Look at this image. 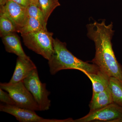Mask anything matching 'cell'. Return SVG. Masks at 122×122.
Segmentation results:
<instances>
[{"mask_svg": "<svg viewBox=\"0 0 122 122\" xmlns=\"http://www.w3.org/2000/svg\"><path fill=\"white\" fill-rule=\"evenodd\" d=\"M53 33L43 29L37 32L21 34L25 46L49 60L54 52Z\"/></svg>", "mask_w": 122, "mask_h": 122, "instance_id": "cell-3", "label": "cell"}, {"mask_svg": "<svg viewBox=\"0 0 122 122\" xmlns=\"http://www.w3.org/2000/svg\"><path fill=\"white\" fill-rule=\"evenodd\" d=\"M2 38L5 50L8 52L14 54L20 57L30 58L24 52L20 38L15 33L5 35Z\"/></svg>", "mask_w": 122, "mask_h": 122, "instance_id": "cell-10", "label": "cell"}, {"mask_svg": "<svg viewBox=\"0 0 122 122\" xmlns=\"http://www.w3.org/2000/svg\"><path fill=\"white\" fill-rule=\"evenodd\" d=\"M28 15L38 20L45 28H46L47 24L45 20L44 14L40 7L36 5L30 4L26 8Z\"/></svg>", "mask_w": 122, "mask_h": 122, "instance_id": "cell-17", "label": "cell"}, {"mask_svg": "<svg viewBox=\"0 0 122 122\" xmlns=\"http://www.w3.org/2000/svg\"><path fill=\"white\" fill-rule=\"evenodd\" d=\"M113 103L110 89L108 86L103 91L93 94L89 104L90 111H93Z\"/></svg>", "mask_w": 122, "mask_h": 122, "instance_id": "cell-11", "label": "cell"}, {"mask_svg": "<svg viewBox=\"0 0 122 122\" xmlns=\"http://www.w3.org/2000/svg\"><path fill=\"white\" fill-rule=\"evenodd\" d=\"M45 28L38 20L28 15V18L24 26L18 30L21 34L34 32Z\"/></svg>", "mask_w": 122, "mask_h": 122, "instance_id": "cell-14", "label": "cell"}, {"mask_svg": "<svg viewBox=\"0 0 122 122\" xmlns=\"http://www.w3.org/2000/svg\"><path fill=\"white\" fill-rule=\"evenodd\" d=\"M0 14L11 20L16 27L17 31L24 26L28 17L26 8L11 0H9L6 5L0 7Z\"/></svg>", "mask_w": 122, "mask_h": 122, "instance_id": "cell-8", "label": "cell"}, {"mask_svg": "<svg viewBox=\"0 0 122 122\" xmlns=\"http://www.w3.org/2000/svg\"><path fill=\"white\" fill-rule=\"evenodd\" d=\"M36 68L35 64L30 58L18 57L13 75L9 83H15L23 81Z\"/></svg>", "mask_w": 122, "mask_h": 122, "instance_id": "cell-9", "label": "cell"}, {"mask_svg": "<svg viewBox=\"0 0 122 122\" xmlns=\"http://www.w3.org/2000/svg\"><path fill=\"white\" fill-rule=\"evenodd\" d=\"M23 82L38 104L40 111L49 110L51 102L48 97L51 93L46 89V83L40 81L37 69L33 70Z\"/></svg>", "mask_w": 122, "mask_h": 122, "instance_id": "cell-5", "label": "cell"}, {"mask_svg": "<svg viewBox=\"0 0 122 122\" xmlns=\"http://www.w3.org/2000/svg\"><path fill=\"white\" fill-rule=\"evenodd\" d=\"M30 4L36 5L37 6L39 7V4H38V0H30Z\"/></svg>", "mask_w": 122, "mask_h": 122, "instance_id": "cell-21", "label": "cell"}, {"mask_svg": "<svg viewBox=\"0 0 122 122\" xmlns=\"http://www.w3.org/2000/svg\"><path fill=\"white\" fill-rule=\"evenodd\" d=\"M14 2L21 5L22 7L27 8L30 4V0H11Z\"/></svg>", "mask_w": 122, "mask_h": 122, "instance_id": "cell-19", "label": "cell"}, {"mask_svg": "<svg viewBox=\"0 0 122 122\" xmlns=\"http://www.w3.org/2000/svg\"><path fill=\"white\" fill-rule=\"evenodd\" d=\"M0 87L9 94L17 106L35 111H40L38 104L23 81L15 83H1Z\"/></svg>", "mask_w": 122, "mask_h": 122, "instance_id": "cell-4", "label": "cell"}, {"mask_svg": "<svg viewBox=\"0 0 122 122\" xmlns=\"http://www.w3.org/2000/svg\"><path fill=\"white\" fill-rule=\"evenodd\" d=\"M0 111L13 116L17 120L21 122H56L59 121L56 119H44L37 114L35 111L4 103L0 105Z\"/></svg>", "mask_w": 122, "mask_h": 122, "instance_id": "cell-7", "label": "cell"}, {"mask_svg": "<svg viewBox=\"0 0 122 122\" xmlns=\"http://www.w3.org/2000/svg\"><path fill=\"white\" fill-rule=\"evenodd\" d=\"M87 35L95 45V56L91 61L99 70L110 77L122 83V66L118 62L112 48L111 40L114 35L113 23L107 25L106 20L87 24Z\"/></svg>", "mask_w": 122, "mask_h": 122, "instance_id": "cell-1", "label": "cell"}, {"mask_svg": "<svg viewBox=\"0 0 122 122\" xmlns=\"http://www.w3.org/2000/svg\"><path fill=\"white\" fill-rule=\"evenodd\" d=\"M54 52L48 60L50 72L52 75L63 70H79L85 73H93L99 70L95 64L81 61L69 51L65 42L54 39Z\"/></svg>", "mask_w": 122, "mask_h": 122, "instance_id": "cell-2", "label": "cell"}, {"mask_svg": "<svg viewBox=\"0 0 122 122\" xmlns=\"http://www.w3.org/2000/svg\"><path fill=\"white\" fill-rule=\"evenodd\" d=\"M93 84V94L103 91L109 86L110 77L100 70L93 73H85Z\"/></svg>", "mask_w": 122, "mask_h": 122, "instance_id": "cell-12", "label": "cell"}, {"mask_svg": "<svg viewBox=\"0 0 122 122\" xmlns=\"http://www.w3.org/2000/svg\"><path fill=\"white\" fill-rule=\"evenodd\" d=\"M111 91L113 102L122 107V83L114 77H110L109 86Z\"/></svg>", "mask_w": 122, "mask_h": 122, "instance_id": "cell-13", "label": "cell"}, {"mask_svg": "<svg viewBox=\"0 0 122 122\" xmlns=\"http://www.w3.org/2000/svg\"><path fill=\"white\" fill-rule=\"evenodd\" d=\"M122 122V107L112 103L106 106L93 111H90L87 115L74 122Z\"/></svg>", "mask_w": 122, "mask_h": 122, "instance_id": "cell-6", "label": "cell"}, {"mask_svg": "<svg viewBox=\"0 0 122 122\" xmlns=\"http://www.w3.org/2000/svg\"><path fill=\"white\" fill-rule=\"evenodd\" d=\"M39 7L44 14L45 20L47 24L48 18L57 7L60 6L58 0H38Z\"/></svg>", "mask_w": 122, "mask_h": 122, "instance_id": "cell-15", "label": "cell"}, {"mask_svg": "<svg viewBox=\"0 0 122 122\" xmlns=\"http://www.w3.org/2000/svg\"><path fill=\"white\" fill-rule=\"evenodd\" d=\"M0 88V100L7 105L16 106V103L8 92Z\"/></svg>", "mask_w": 122, "mask_h": 122, "instance_id": "cell-18", "label": "cell"}, {"mask_svg": "<svg viewBox=\"0 0 122 122\" xmlns=\"http://www.w3.org/2000/svg\"><path fill=\"white\" fill-rule=\"evenodd\" d=\"M17 32L16 27L13 22L4 15L0 14V35L1 37Z\"/></svg>", "mask_w": 122, "mask_h": 122, "instance_id": "cell-16", "label": "cell"}, {"mask_svg": "<svg viewBox=\"0 0 122 122\" xmlns=\"http://www.w3.org/2000/svg\"><path fill=\"white\" fill-rule=\"evenodd\" d=\"M9 0H0V7L4 6L6 5Z\"/></svg>", "mask_w": 122, "mask_h": 122, "instance_id": "cell-20", "label": "cell"}]
</instances>
